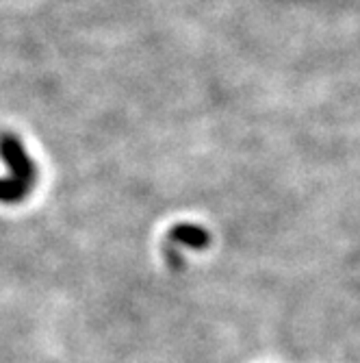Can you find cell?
Returning a JSON list of instances; mask_svg holds the SVG:
<instances>
[{"mask_svg":"<svg viewBox=\"0 0 360 363\" xmlns=\"http://www.w3.org/2000/svg\"><path fill=\"white\" fill-rule=\"evenodd\" d=\"M176 238L182 244L193 246V248H200V246L207 244V235L202 233V230H198V228H178L176 230Z\"/></svg>","mask_w":360,"mask_h":363,"instance_id":"obj_1","label":"cell"}]
</instances>
